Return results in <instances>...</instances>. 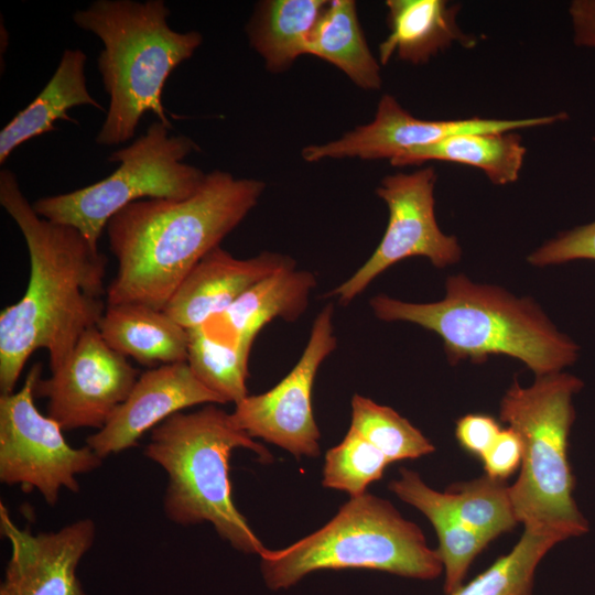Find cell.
I'll use <instances>...</instances> for the list:
<instances>
[{
    "label": "cell",
    "instance_id": "1",
    "mask_svg": "<svg viewBox=\"0 0 595 595\" xmlns=\"http://www.w3.org/2000/svg\"><path fill=\"white\" fill-rule=\"evenodd\" d=\"M0 204L20 229L30 258L24 294L0 313V391L9 394L35 350L47 351L53 371L98 326L107 307L108 259L77 229L37 215L7 169L0 172Z\"/></svg>",
    "mask_w": 595,
    "mask_h": 595
},
{
    "label": "cell",
    "instance_id": "2",
    "mask_svg": "<svg viewBox=\"0 0 595 595\" xmlns=\"http://www.w3.org/2000/svg\"><path fill=\"white\" fill-rule=\"evenodd\" d=\"M266 184L214 170L192 196L142 199L106 226L117 271L107 305L141 303L163 310L191 270L258 204Z\"/></svg>",
    "mask_w": 595,
    "mask_h": 595
},
{
    "label": "cell",
    "instance_id": "3",
    "mask_svg": "<svg viewBox=\"0 0 595 595\" xmlns=\"http://www.w3.org/2000/svg\"><path fill=\"white\" fill-rule=\"evenodd\" d=\"M369 305L381 321L408 322L439 335L452 365L505 355L522 361L537 377L562 371L577 358V345L534 300L473 282L464 274L450 275L445 295L436 302L413 303L378 294Z\"/></svg>",
    "mask_w": 595,
    "mask_h": 595
},
{
    "label": "cell",
    "instance_id": "4",
    "mask_svg": "<svg viewBox=\"0 0 595 595\" xmlns=\"http://www.w3.org/2000/svg\"><path fill=\"white\" fill-rule=\"evenodd\" d=\"M169 15L163 0H96L73 13L74 23L102 43L97 67L109 107L96 136L98 144L127 142L147 112L173 128L162 101L164 85L193 56L203 36L195 30L171 29Z\"/></svg>",
    "mask_w": 595,
    "mask_h": 595
},
{
    "label": "cell",
    "instance_id": "5",
    "mask_svg": "<svg viewBox=\"0 0 595 595\" xmlns=\"http://www.w3.org/2000/svg\"><path fill=\"white\" fill-rule=\"evenodd\" d=\"M236 448L253 452L260 462L271 453L236 426L216 404L177 412L151 430L147 458L167 474L163 497L166 518L181 526L209 522L236 550L260 555L267 548L235 506L229 459Z\"/></svg>",
    "mask_w": 595,
    "mask_h": 595
},
{
    "label": "cell",
    "instance_id": "6",
    "mask_svg": "<svg viewBox=\"0 0 595 595\" xmlns=\"http://www.w3.org/2000/svg\"><path fill=\"white\" fill-rule=\"evenodd\" d=\"M583 387L574 375L537 376L529 387L515 380L500 401L499 416L520 437L522 456L509 494L517 521L561 541L588 531L574 498L567 440L574 422L573 397Z\"/></svg>",
    "mask_w": 595,
    "mask_h": 595
},
{
    "label": "cell",
    "instance_id": "7",
    "mask_svg": "<svg viewBox=\"0 0 595 595\" xmlns=\"http://www.w3.org/2000/svg\"><path fill=\"white\" fill-rule=\"evenodd\" d=\"M268 588L281 591L325 569H370L434 580L443 572L423 532L388 501L371 494L350 497L321 529L280 550L260 555Z\"/></svg>",
    "mask_w": 595,
    "mask_h": 595
},
{
    "label": "cell",
    "instance_id": "8",
    "mask_svg": "<svg viewBox=\"0 0 595 595\" xmlns=\"http://www.w3.org/2000/svg\"><path fill=\"white\" fill-rule=\"evenodd\" d=\"M161 121L152 122L131 144L108 156L118 167L88 186L36 199L41 217L77 229L98 247L109 219L126 206L142 199H185L197 192L206 174L184 162L199 150L188 136L170 134Z\"/></svg>",
    "mask_w": 595,
    "mask_h": 595
},
{
    "label": "cell",
    "instance_id": "9",
    "mask_svg": "<svg viewBox=\"0 0 595 595\" xmlns=\"http://www.w3.org/2000/svg\"><path fill=\"white\" fill-rule=\"evenodd\" d=\"M41 374L36 363L20 390L0 394V480L24 491L36 489L53 506L62 489L78 493L77 476L100 467L102 458L88 445L71 446L61 425L36 409L34 387Z\"/></svg>",
    "mask_w": 595,
    "mask_h": 595
},
{
    "label": "cell",
    "instance_id": "10",
    "mask_svg": "<svg viewBox=\"0 0 595 595\" xmlns=\"http://www.w3.org/2000/svg\"><path fill=\"white\" fill-rule=\"evenodd\" d=\"M435 170L383 177L376 188L389 210L386 231L368 260L348 279L328 292L342 305L356 296L391 266L410 257H424L439 269L457 263L462 248L453 235L444 234L434 212Z\"/></svg>",
    "mask_w": 595,
    "mask_h": 595
},
{
    "label": "cell",
    "instance_id": "11",
    "mask_svg": "<svg viewBox=\"0 0 595 595\" xmlns=\"http://www.w3.org/2000/svg\"><path fill=\"white\" fill-rule=\"evenodd\" d=\"M333 317L334 305H325L313 321L307 344L292 370L270 390L248 394L235 404L230 414L237 428L298 458L320 455L312 391L321 365L337 346Z\"/></svg>",
    "mask_w": 595,
    "mask_h": 595
},
{
    "label": "cell",
    "instance_id": "12",
    "mask_svg": "<svg viewBox=\"0 0 595 595\" xmlns=\"http://www.w3.org/2000/svg\"><path fill=\"white\" fill-rule=\"evenodd\" d=\"M139 376L127 357L110 348L94 327L47 379L39 378L34 396L47 399V415L63 430H100Z\"/></svg>",
    "mask_w": 595,
    "mask_h": 595
},
{
    "label": "cell",
    "instance_id": "13",
    "mask_svg": "<svg viewBox=\"0 0 595 595\" xmlns=\"http://www.w3.org/2000/svg\"><path fill=\"white\" fill-rule=\"evenodd\" d=\"M566 119L565 112L524 119L469 118L461 120H425L410 115L398 100L383 95L374 119L364 126L323 144L303 148L306 162L326 159L357 158L360 160L397 159L403 153L433 144L447 137L466 132H508L542 127Z\"/></svg>",
    "mask_w": 595,
    "mask_h": 595
},
{
    "label": "cell",
    "instance_id": "14",
    "mask_svg": "<svg viewBox=\"0 0 595 595\" xmlns=\"http://www.w3.org/2000/svg\"><path fill=\"white\" fill-rule=\"evenodd\" d=\"M0 529L11 545L0 595H87L77 567L96 538L93 519L34 534L19 528L1 502Z\"/></svg>",
    "mask_w": 595,
    "mask_h": 595
},
{
    "label": "cell",
    "instance_id": "15",
    "mask_svg": "<svg viewBox=\"0 0 595 595\" xmlns=\"http://www.w3.org/2000/svg\"><path fill=\"white\" fill-rule=\"evenodd\" d=\"M225 404L193 374L186 361L160 365L141 374L107 423L86 440L102 459L138 444L171 415L197 404Z\"/></svg>",
    "mask_w": 595,
    "mask_h": 595
},
{
    "label": "cell",
    "instance_id": "16",
    "mask_svg": "<svg viewBox=\"0 0 595 595\" xmlns=\"http://www.w3.org/2000/svg\"><path fill=\"white\" fill-rule=\"evenodd\" d=\"M295 264L289 256L270 251L239 259L219 246L191 270L163 310L186 329L202 326L257 282Z\"/></svg>",
    "mask_w": 595,
    "mask_h": 595
},
{
    "label": "cell",
    "instance_id": "17",
    "mask_svg": "<svg viewBox=\"0 0 595 595\" xmlns=\"http://www.w3.org/2000/svg\"><path fill=\"white\" fill-rule=\"evenodd\" d=\"M316 277L295 266L253 284L225 312L202 325L213 337L251 351L257 335L275 318L296 321L306 310Z\"/></svg>",
    "mask_w": 595,
    "mask_h": 595
},
{
    "label": "cell",
    "instance_id": "18",
    "mask_svg": "<svg viewBox=\"0 0 595 595\" xmlns=\"http://www.w3.org/2000/svg\"><path fill=\"white\" fill-rule=\"evenodd\" d=\"M389 35L379 45V61L387 64L393 54L400 60L423 64L454 42L465 47L476 39L457 24L459 6L443 0H388Z\"/></svg>",
    "mask_w": 595,
    "mask_h": 595
},
{
    "label": "cell",
    "instance_id": "19",
    "mask_svg": "<svg viewBox=\"0 0 595 595\" xmlns=\"http://www.w3.org/2000/svg\"><path fill=\"white\" fill-rule=\"evenodd\" d=\"M97 328L110 348L142 365L187 360L188 329L164 310L141 303L110 304Z\"/></svg>",
    "mask_w": 595,
    "mask_h": 595
},
{
    "label": "cell",
    "instance_id": "20",
    "mask_svg": "<svg viewBox=\"0 0 595 595\" xmlns=\"http://www.w3.org/2000/svg\"><path fill=\"white\" fill-rule=\"evenodd\" d=\"M86 62L87 55L80 48L64 50L44 88L0 131V164L25 141L52 131L56 121L75 122L67 113L73 107L104 110L87 88Z\"/></svg>",
    "mask_w": 595,
    "mask_h": 595
},
{
    "label": "cell",
    "instance_id": "21",
    "mask_svg": "<svg viewBox=\"0 0 595 595\" xmlns=\"http://www.w3.org/2000/svg\"><path fill=\"white\" fill-rule=\"evenodd\" d=\"M389 488L420 510L434 527L439 539L436 552L445 574L444 593L452 595L463 585L473 560L490 541L456 519L442 494L429 487L418 473L401 468L400 478L390 482Z\"/></svg>",
    "mask_w": 595,
    "mask_h": 595
},
{
    "label": "cell",
    "instance_id": "22",
    "mask_svg": "<svg viewBox=\"0 0 595 595\" xmlns=\"http://www.w3.org/2000/svg\"><path fill=\"white\" fill-rule=\"evenodd\" d=\"M526 148L520 136L508 132H466L410 150L390 163L394 166L447 161L480 169L497 185L518 180Z\"/></svg>",
    "mask_w": 595,
    "mask_h": 595
},
{
    "label": "cell",
    "instance_id": "23",
    "mask_svg": "<svg viewBox=\"0 0 595 595\" xmlns=\"http://www.w3.org/2000/svg\"><path fill=\"white\" fill-rule=\"evenodd\" d=\"M328 1L271 0L261 2L247 32L252 48L266 67L279 73L288 69L301 55Z\"/></svg>",
    "mask_w": 595,
    "mask_h": 595
},
{
    "label": "cell",
    "instance_id": "24",
    "mask_svg": "<svg viewBox=\"0 0 595 595\" xmlns=\"http://www.w3.org/2000/svg\"><path fill=\"white\" fill-rule=\"evenodd\" d=\"M306 54L333 64L361 89L381 87L380 66L366 42L353 0L328 1L311 33Z\"/></svg>",
    "mask_w": 595,
    "mask_h": 595
},
{
    "label": "cell",
    "instance_id": "25",
    "mask_svg": "<svg viewBox=\"0 0 595 595\" xmlns=\"http://www.w3.org/2000/svg\"><path fill=\"white\" fill-rule=\"evenodd\" d=\"M250 353L210 336L203 326L188 329L187 360L195 377L224 403L248 396Z\"/></svg>",
    "mask_w": 595,
    "mask_h": 595
},
{
    "label": "cell",
    "instance_id": "26",
    "mask_svg": "<svg viewBox=\"0 0 595 595\" xmlns=\"http://www.w3.org/2000/svg\"><path fill=\"white\" fill-rule=\"evenodd\" d=\"M559 542L553 534L524 528L510 552L452 595H532L537 566Z\"/></svg>",
    "mask_w": 595,
    "mask_h": 595
},
{
    "label": "cell",
    "instance_id": "27",
    "mask_svg": "<svg viewBox=\"0 0 595 595\" xmlns=\"http://www.w3.org/2000/svg\"><path fill=\"white\" fill-rule=\"evenodd\" d=\"M451 512L464 526L489 541L510 531L517 521L509 486L504 479L482 476L441 493Z\"/></svg>",
    "mask_w": 595,
    "mask_h": 595
},
{
    "label": "cell",
    "instance_id": "28",
    "mask_svg": "<svg viewBox=\"0 0 595 595\" xmlns=\"http://www.w3.org/2000/svg\"><path fill=\"white\" fill-rule=\"evenodd\" d=\"M350 429L376 446L390 463L414 459L434 452L422 432L393 409L355 394Z\"/></svg>",
    "mask_w": 595,
    "mask_h": 595
},
{
    "label": "cell",
    "instance_id": "29",
    "mask_svg": "<svg viewBox=\"0 0 595 595\" xmlns=\"http://www.w3.org/2000/svg\"><path fill=\"white\" fill-rule=\"evenodd\" d=\"M389 464L376 446L349 428L343 441L325 454L322 485L358 497L382 477Z\"/></svg>",
    "mask_w": 595,
    "mask_h": 595
},
{
    "label": "cell",
    "instance_id": "30",
    "mask_svg": "<svg viewBox=\"0 0 595 595\" xmlns=\"http://www.w3.org/2000/svg\"><path fill=\"white\" fill-rule=\"evenodd\" d=\"M580 259L595 260V221L547 241L529 255L528 262L536 267H547Z\"/></svg>",
    "mask_w": 595,
    "mask_h": 595
},
{
    "label": "cell",
    "instance_id": "31",
    "mask_svg": "<svg viewBox=\"0 0 595 595\" xmlns=\"http://www.w3.org/2000/svg\"><path fill=\"white\" fill-rule=\"evenodd\" d=\"M521 456L522 444L519 435L509 426L501 430L482 456L486 475L505 480L520 467Z\"/></svg>",
    "mask_w": 595,
    "mask_h": 595
},
{
    "label": "cell",
    "instance_id": "32",
    "mask_svg": "<svg viewBox=\"0 0 595 595\" xmlns=\"http://www.w3.org/2000/svg\"><path fill=\"white\" fill-rule=\"evenodd\" d=\"M500 431L498 422L489 415L466 414L456 422L455 436L463 448L482 458Z\"/></svg>",
    "mask_w": 595,
    "mask_h": 595
},
{
    "label": "cell",
    "instance_id": "33",
    "mask_svg": "<svg viewBox=\"0 0 595 595\" xmlns=\"http://www.w3.org/2000/svg\"><path fill=\"white\" fill-rule=\"evenodd\" d=\"M569 14L574 43L595 48V0H574L570 4Z\"/></svg>",
    "mask_w": 595,
    "mask_h": 595
}]
</instances>
